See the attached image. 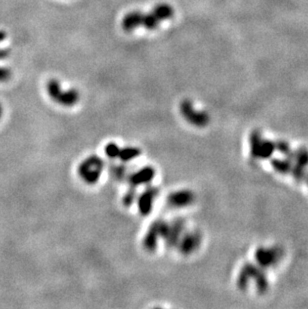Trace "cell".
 I'll use <instances>...</instances> for the list:
<instances>
[{
  "instance_id": "obj_1",
  "label": "cell",
  "mask_w": 308,
  "mask_h": 309,
  "mask_svg": "<svg viewBox=\"0 0 308 309\" xmlns=\"http://www.w3.org/2000/svg\"><path fill=\"white\" fill-rule=\"evenodd\" d=\"M104 167V161L101 157L97 155H90L79 163L77 167V174L85 184L94 185L99 181Z\"/></svg>"
},
{
  "instance_id": "obj_2",
  "label": "cell",
  "mask_w": 308,
  "mask_h": 309,
  "mask_svg": "<svg viewBox=\"0 0 308 309\" xmlns=\"http://www.w3.org/2000/svg\"><path fill=\"white\" fill-rule=\"evenodd\" d=\"M46 91L48 96L57 104L64 107H72L76 105L80 99L78 90L71 88L68 90H62L61 84L57 79H50L46 83Z\"/></svg>"
},
{
  "instance_id": "obj_3",
  "label": "cell",
  "mask_w": 308,
  "mask_h": 309,
  "mask_svg": "<svg viewBox=\"0 0 308 309\" xmlns=\"http://www.w3.org/2000/svg\"><path fill=\"white\" fill-rule=\"evenodd\" d=\"M250 279H254L257 284L258 291L260 293H264L268 288V281L266 278L265 273H264L260 268L254 266L251 263H247L242 267L241 271L239 272L237 285L240 289H245Z\"/></svg>"
},
{
  "instance_id": "obj_4",
  "label": "cell",
  "mask_w": 308,
  "mask_h": 309,
  "mask_svg": "<svg viewBox=\"0 0 308 309\" xmlns=\"http://www.w3.org/2000/svg\"><path fill=\"white\" fill-rule=\"evenodd\" d=\"M174 14V10L171 5L166 3L157 4L149 13L142 14L141 26L148 30H154L158 27L160 22L166 19H170Z\"/></svg>"
},
{
  "instance_id": "obj_5",
  "label": "cell",
  "mask_w": 308,
  "mask_h": 309,
  "mask_svg": "<svg viewBox=\"0 0 308 309\" xmlns=\"http://www.w3.org/2000/svg\"><path fill=\"white\" fill-rule=\"evenodd\" d=\"M180 113L189 124L196 127H205L210 121L207 112L197 110L189 99H185L180 103Z\"/></svg>"
},
{
  "instance_id": "obj_6",
  "label": "cell",
  "mask_w": 308,
  "mask_h": 309,
  "mask_svg": "<svg viewBox=\"0 0 308 309\" xmlns=\"http://www.w3.org/2000/svg\"><path fill=\"white\" fill-rule=\"evenodd\" d=\"M251 156L256 159H265L272 155L275 150V143L269 140H263L259 131L252 132L250 135Z\"/></svg>"
},
{
  "instance_id": "obj_7",
  "label": "cell",
  "mask_w": 308,
  "mask_h": 309,
  "mask_svg": "<svg viewBox=\"0 0 308 309\" xmlns=\"http://www.w3.org/2000/svg\"><path fill=\"white\" fill-rule=\"evenodd\" d=\"M185 232V221L182 218L172 220L171 222H166L163 233L165 244L169 247L177 246L179 239Z\"/></svg>"
},
{
  "instance_id": "obj_8",
  "label": "cell",
  "mask_w": 308,
  "mask_h": 309,
  "mask_svg": "<svg viewBox=\"0 0 308 309\" xmlns=\"http://www.w3.org/2000/svg\"><path fill=\"white\" fill-rule=\"evenodd\" d=\"M283 256V249L275 246L272 248H258L255 252V258L261 267H270L275 265L276 263Z\"/></svg>"
},
{
  "instance_id": "obj_9",
  "label": "cell",
  "mask_w": 308,
  "mask_h": 309,
  "mask_svg": "<svg viewBox=\"0 0 308 309\" xmlns=\"http://www.w3.org/2000/svg\"><path fill=\"white\" fill-rule=\"evenodd\" d=\"M166 222L163 220H156L151 224L148 231L143 238V247L147 251H154L158 246V242L163 238V233L165 229Z\"/></svg>"
},
{
  "instance_id": "obj_10",
  "label": "cell",
  "mask_w": 308,
  "mask_h": 309,
  "mask_svg": "<svg viewBox=\"0 0 308 309\" xmlns=\"http://www.w3.org/2000/svg\"><path fill=\"white\" fill-rule=\"evenodd\" d=\"M158 194L159 189L157 187L148 185L140 195H137L136 202L138 206V211L141 215L147 216L150 214Z\"/></svg>"
},
{
  "instance_id": "obj_11",
  "label": "cell",
  "mask_w": 308,
  "mask_h": 309,
  "mask_svg": "<svg viewBox=\"0 0 308 309\" xmlns=\"http://www.w3.org/2000/svg\"><path fill=\"white\" fill-rule=\"evenodd\" d=\"M195 201V194L189 189H180L171 192L167 196V204L171 208L179 209L190 206Z\"/></svg>"
},
{
  "instance_id": "obj_12",
  "label": "cell",
  "mask_w": 308,
  "mask_h": 309,
  "mask_svg": "<svg viewBox=\"0 0 308 309\" xmlns=\"http://www.w3.org/2000/svg\"><path fill=\"white\" fill-rule=\"evenodd\" d=\"M202 241V235L198 231L184 232L177 243L179 251L183 255H189L193 253L200 246Z\"/></svg>"
},
{
  "instance_id": "obj_13",
  "label": "cell",
  "mask_w": 308,
  "mask_h": 309,
  "mask_svg": "<svg viewBox=\"0 0 308 309\" xmlns=\"http://www.w3.org/2000/svg\"><path fill=\"white\" fill-rule=\"evenodd\" d=\"M155 177V169L151 166H145L129 175L128 182L130 187H139L141 185H148Z\"/></svg>"
},
{
  "instance_id": "obj_14",
  "label": "cell",
  "mask_w": 308,
  "mask_h": 309,
  "mask_svg": "<svg viewBox=\"0 0 308 309\" xmlns=\"http://www.w3.org/2000/svg\"><path fill=\"white\" fill-rule=\"evenodd\" d=\"M142 14L140 11H132L126 14L122 20V28L127 32H131L141 26Z\"/></svg>"
},
{
  "instance_id": "obj_15",
  "label": "cell",
  "mask_w": 308,
  "mask_h": 309,
  "mask_svg": "<svg viewBox=\"0 0 308 309\" xmlns=\"http://www.w3.org/2000/svg\"><path fill=\"white\" fill-rule=\"evenodd\" d=\"M141 154V149L136 146H124L120 147V151L117 159H119L122 163L133 161L138 158Z\"/></svg>"
},
{
  "instance_id": "obj_16",
  "label": "cell",
  "mask_w": 308,
  "mask_h": 309,
  "mask_svg": "<svg viewBox=\"0 0 308 309\" xmlns=\"http://www.w3.org/2000/svg\"><path fill=\"white\" fill-rule=\"evenodd\" d=\"M273 168L280 172V173H283V174H286V173H289V171H291L292 169V160L287 158L286 160H283V159H273L272 162H271Z\"/></svg>"
},
{
  "instance_id": "obj_17",
  "label": "cell",
  "mask_w": 308,
  "mask_h": 309,
  "mask_svg": "<svg viewBox=\"0 0 308 309\" xmlns=\"http://www.w3.org/2000/svg\"><path fill=\"white\" fill-rule=\"evenodd\" d=\"M296 164L302 167H306L308 165V150L305 148H300L296 152H293V159Z\"/></svg>"
},
{
  "instance_id": "obj_18",
  "label": "cell",
  "mask_w": 308,
  "mask_h": 309,
  "mask_svg": "<svg viewBox=\"0 0 308 309\" xmlns=\"http://www.w3.org/2000/svg\"><path fill=\"white\" fill-rule=\"evenodd\" d=\"M109 173L111 175V177L115 180H122L125 175H126V170L123 164H118V165H113L111 166Z\"/></svg>"
},
{
  "instance_id": "obj_19",
  "label": "cell",
  "mask_w": 308,
  "mask_h": 309,
  "mask_svg": "<svg viewBox=\"0 0 308 309\" xmlns=\"http://www.w3.org/2000/svg\"><path fill=\"white\" fill-rule=\"evenodd\" d=\"M120 147L116 142H110L105 146L104 152L106 154V156L110 159H117L119 151H120Z\"/></svg>"
},
{
  "instance_id": "obj_20",
  "label": "cell",
  "mask_w": 308,
  "mask_h": 309,
  "mask_svg": "<svg viewBox=\"0 0 308 309\" xmlns=\"http://www.w3.org/2000/svg\"><path fill=\"white\" fill-rule=\"evenodd\" d=\"M135 189H136V188L130 187L129 190L125 193V195H124V197H123V203H124L126 206H130L134 201H136L137 193H136V190H135Z\"/></svg>"
},
{
  "instance_id": "obj_21",
  "label": "cell",
  "mask_w": 308,
  "mask_h": 309,
  "mask_svg": "<svg viewBox=\"0 0 308 309\" xmlns=\"http://www.w3.org/2000/svg\"><path fill=\"white\" fill-rule=\"evenodd\" d=\"M12 72L6 67H0V82H5L10 79Z\"/></svg>"
},
{
  "instance_id": "obj_22",
  "label": "cell",
  "mask_w": 308,
  "mask_h": 309,
  "mask_svg": "<svg viewBox=\"0 0 308 309\" xmlns=\"http://www.w3.org/2000/svg\"><path fill=\"white\" fill-rule=\"evenodd\" d=\"M6 37V34L4 31H0V42L3 41ZM8 55V50L6 49H0V58H4Z\"/></svg>"
},
{
  "instance_id": "obj_23",
  "label": "cell",
  "mask_w": 308,
  "mask_h": 309,
  "mask_svg": "<svg viewBox=\"0 0 308 309\" xmlns=\"http://www.w3.org/2000/svg\"><path fill=\"white\" fill-rule=\"evenodd\" d=\"M2 114H3V108H2V105L0 104V118L2 117Z\"/></svg>"
}]
</instances>
